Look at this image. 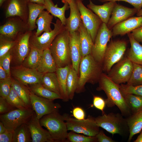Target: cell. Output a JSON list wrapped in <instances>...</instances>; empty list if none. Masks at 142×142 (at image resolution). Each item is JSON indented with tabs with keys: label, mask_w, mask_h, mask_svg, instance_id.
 Here are the masks:
<instances>
[{
	"label": "cell",
	"mask_w": 142,
	"mask_h": 142,
	"mask_svg": "<svg viewBox=\"0 0 142 142\" xmlns=\"http://www.w3.org/2000/svg\"><path fill=\"white\" fill-rule=\"evenodd\" d=\"M98 142H115V141L110 138L107 136L102 130H100L96 136Z\"/></svg>",
	"instance_id": "obj_51"
},
{
	"label": "cell",
	"mask_w": 142,
	"mask_h": 142,
	"mask_svg": "<svg viewBox=\"0 0 142 142\" xmlns=\"http://www.w3.org/2000/svg\"><path fill=\"white\" fill-rule=\"evenodd\" d=\"M71 65L68 75L67 88L68 95L69 100H72L78 85L79 77Z\"/></svg>",
	"instance_id": "obj_35"
},
{
	"label": "cell",
	"mask_w": 142,
	"mask_h": 142,
	"mask_svg": "<svg viewBox=\"0 0 142 142\" xmlns=\"http://www.w3.org/2000/svg\"><path fill=\"white\" fill-rule=\"evenodd\" d=\"M72 64L64 67H57L55 72L59 84L62 100L65 102L69 100L67 93V83L68 75Z\"/></svg>",
	"instance_id": "obj_30"
},
{
	"label": "cell",
	"mask_w": 142,
	"mask_h": 142,
	"mask_svg": "<svg viewBox=\"0 0 142 142\" xmlns=\"http://www.w3.org/2000/svg\"><path fill=\"white\" fill-rule=\"evenodd\" d=\"M39 121L41 126L47 129L54 142L67 141L68 133L67 124L63 115L58 112L43 116Z\"/></svg>",
	"instance_id": "obj_4"
},
{
	"label": "cell",
	"mask_w": 142,
	"mask_h": 142,
	"mask_svg": "<svg viewBox=\"0 0 142 142\" xmlns=\"http://www.w3.org/2000/svg\"><path fill=\"white\" fill-rule=\"evenodd\" d=\"M57 68L55 61L49 49L44 50L41 58L36 69L40 73H45L55 72Z\"/></svg>",
	"instance_id": "obj_26"
},
{
	"label": "cell",
	"mask_w": 142,
	"mask_h": 142,
	"mask_svg": "<svg viewBox=\"0 0 142 142\" xmlns=\"http://www.w3.org/2000/svg\"><path fill=\"white\" fill-rule=\"evenodd\" d=\"M29 2L44 5L45 0H28Z\"/></svg>",
	"instance_id": "obj_54"
},
{
	"label": "cell",
	"mask_w": 142,
	"mask_h": 142,
	"mask_svg": "<svg viewBox=\"0 0 142 142\" xmlns=\"http://www.w3.org/2000/svg\"><path fill=\"white\" fill-rule=\"evenodd\" d=\"M32 32L28 31L19 34L16 38V43L11 50L12 67L22 65L29 53L31 49L29 39Z\"/></svg>",
	"instance_id": "obj_10"
},
{
	"label": "cell",
	"mask_w": 142,
	"mask_h": 142,
	"mask_svg": "<svg viewBox=\"0 0 142 142\" xmlns=\"http://www.w3.org/2000/svg\"><path fill=\"white\" fill-rule=\"evenodd\" d=\"M8 77L6 71L0 64V80L5 79Z\"/></svg>",
	"instance_id": "obj_53"
},
{
	"label": "cell",
	"mask_w": 142,
	"mask_h": 142,
	"mask_svg": "<svg viewBox=\"0 0 142 142\" xmlns=\"http://www.w3.org/2000/svg\"><path fill=\"white\" fill-rule=\"evenodd\" d=\"M137 12V10L134 8H130L116 3L107 26L109 29L111 30L116 24L132 17Z\"/></svg>",
	"instance_id": "obj_18"
},
{
	"label": "cell",
	"mask_w": 142,
	"mask_h": 142,
	"mask_svg": "<svg viewBox=\"0 0 142 142\" xmlns=\"http://www.w3.org/2000/svg\"><path fill=\"white\" fill-rule=\"evenodd\" d=\"M12 81L11 77L0 80V96L6 98L9 95L11 90Z\"/></svg>",
	"instance_id": "obj_44"
},
{
	"label": "cell",
	"mask_w": 142,
	"mask_h": 142,
	"mask_svg": "<svg viewBox=\"0 0 142 142\" xmlns=\"http://www.w3.org/2000/svg\"><path fill=\"white\" fill-rule=\"evenodd\" d=\"M27 24L29 31H32L37 28L36 21L40 12L45 9L44 5L29 2Z\"/></svg>",
	"instance_id": "obj_31"
},
{
	"label": "cell",
	"mask_w": 142,
	"mask_h": 142,
	"mask_svg": "<svg viewBox=\"0 0 142 142\" xmlns=\"http://www.w3.org/2000/svg\"><path fill=\"white\" fill-rule=\"evenodd\" d=\"M27 87L31 92L39 97L53 100L57 99H63L61 96L47 89L41 83L30 85Z\"/></svg>",
	"instance_id": "obj_33"
},
{
	"label": "cell",
	"mask_w": 142,
	"mask_h": 142,
	"mask_svg": "<svg viewBox=\"0 0 142 142\" xmlns=\"http://www.w3.org/2000/svg\"><path fill=\"white\" fill-rule=\"evenodd\" d=\"M93 104L94 106L100 110L103 114L104 113V110L106 105L105 100L100 97L94 96L93 98Z\"/></svg>",
	"instance_id": "obj_48"
},
{
	"label": "cell",
	"mask_w": 142,
	"mask_h": 142,
	"mask_svg": "<svg viewBox=\"0 0 142 142\" xmlns=\"http://www.w3.org/2000/svg\"><path fill=\"white\" fill-rule=\"evenodd\" d=\"M11 77L28 86L41 83L44 73L39 72L36 69L24 67L22 65L11 67Z\"/></svg>",
	"instance_id": "obj_13"
},
{
	"label": "cell",
	"mask_w": 142,
	"mask_h": 142,
	"mask_svg": "<svg viewBox=\"0 0 142 142\" xmlns=\"http://www.w3.org/2000/svg\"><path fill=\"white\" fill-rule=\"evenodd\" d=\"M103 71L102 65L96 61L91 54L82 58L79 66V76L76 93L84 92L87 83L95 84L98 82Z\"/></svg>",
	"instance_id": "obj_2"
},
{
	"label": "cell",
	"mask_w": 142,
	"mask_h": 142,
	"mask_svg": "<svg viewBox=\"0 0 142 142\" xmlns=\"http://www.w3.org/2000/svg\"><path fill=\"white\" fill-rule=\"evenodd\" d=\"M119 113H105L95 118L98 125L113 135L118 134L121 135L125 134L129 129L126 119Z\"/></svg>",
	"instance_id": "obj_5"
},
{
	"label": "cell",
	"mask_w": 142,
	"mask_h": 142,
	"mask_svg": "<svg viewBox=\"0 0 142 142\" xmlns=\"http://www.w3.org/2000/svg\"><path fill=\"white\" fill-rule=\"evenodd\" d=\"M30 103L37 117L39 120L43 116L57 112L61 108L60 105L53 100L39 97L30 91Z\"/></svg>",
	"instance_id": "obj_14"
},
{
	"label": "cell",
	"mask_w": 142,
	"mask_h": 142,
	"mask_svg": "<svg viewBox=\"0 0 142 142\" xmlns=\"http://www.w3.org/2000/svg\"><path fill=\"white\" fill-rule=\"evenodd\" d=\"M78 30L72 33H69V47L73 67L79 75V68L82 59Z\"/></svg>",
	"instance_id": "obj_21"
},
{
	"label": "cell",
	"mask_w": 142,
	"mask_h": 142,
	"mask_svg": "<svg viewBox=\"0 0 142 142\" xmlns=\"http://www.w3.org/2000/svg\"><path fill=\"white\" fill-rule=\"evenodd\" d=\"M71 0H61L62 2L64 4L65 3H69L71 1Z\"/></svg>",
	"instance_id": "obj_59"
},
{
	"label": "cell",
	"mask_w": 142,
	"mask_h": 142,
	"mask_svg": "<svg viewBox=\"0 0 142 142\" xmlns=\"http://www.w3.org/2000/svg\"><path fill=\"white\" fill-rule=\"evenodd\" d=\"M67 141L71 142H98L96 136H85L76 133L71 131L68 133Z\"/></svg>",
	"instance_id": "obj_42"
},
{
	"label": "cell",
	"mask_w": 142,
	"mask_h": 142,
	"mask_svg": "<svg viewBox=\"0 0 142 142\" xmlns=\"http://www.w3.org/2000/svg\"><path fill=\"white\" fill-rule=\"evenodd\" d=\"M28 31L27 23L17 16L8 18L6 22L0 27V34L14 40L19 34Z\"/></svg>",
	"instance_id": "obj_16"
},
{
	"label": "cell",
	"mask_w": 142,
	"mask_h": 142,
	"mask_svg": "<svg viewBox=\"0 0 142 142\" xmlns=\"http://www.w3.org/2000/svg\"><path fill=\"white\" fill-rule=\"evenodd\" d=\"M137 16H142V8L136 13Z\"/></svg>",
	"instance_id": "obj_57"
},
{
	"label": "cell",
	"mask_w": 142,
	"mask_h": 142,
	"mask_svg": "<svg viewBox=\"0 0 142 142\" xmlns=\"http://www.w3.org/2000/svg\"><path fill=\"white\" fill-rule=\"evenodd\" d=\"M127 34L131 45L127 57L133 63L142 65V44L134 39L130 32Z\"/></svg>",
	"instance_id": "obj_28"
},
{
	"label": "cell",
	"mask_w": 142,
	"mask_h": 142,
	"mask_svg": "<svg viewBox=\"0 0 142 142\" xmlns=\"http://www.w3.org/2000/svg\"><path fill=\"white\" fill-rule=\"evenodd\" d=\"M76 0L82 21L94 43L98 31L103 22L99 17L85 6L83 3V0Z\"/></svg>",
	"instance_id": "obj_15"
},
{
	"label": "cell",
	"mask_w": 142,
	"mask_h": 142,
	"mask_svg": "<svg viewBox=\"0 0 142 142\" xmlns=\"http://www.w3.org/2000/svg\"><path fill=\"white\" fill-rule=\"evenodd\" d=\"M53 16L47 11L44 10L40 13L36 22L37 29L35 31V35L39 36L43 32H49L52 30L51 24Z\"/></svg>",
	"instance_id": "obj_27"
},
{
	"label": "cell",
	"mask_w": 142,
	"mask_h": 142,
	"mask_svg": "<svg viewBox=\"0 0 142 142\" xmlns=\"http://www.w3.org/2000/svg\"><path fill=\"white\" fill-rule=\"evenodd\" d=\"M69 37V32L65 28L56 37L49 48L57 67H64L72 64Z\"/></svg>",
	"instance_id": "obj_3"
},
{
	"label": "cell",
	"mask_w": 142,
	"mask_h": 142,
	"mask_svg": "<svg viewBox=\"0 0 142 142\" xmlns=\"http://www.w3.org/2000/svg\"><path fill=\"white\" fill-rule=\"evenodd\" d=\"M29 2L28 0H8L3 6L6 17H18L27 23Z\"/></svg>",
	"instance_id": "obj_17"
},
{
	"label": "cell",
	"mask_w": 142,
	"mask_h": 142,
	"mask_svg": "<svg viewBox=\"0 0 142 142\" xmlns=\"http://www.w3.org/2000/svg\"><path fill=\"white\" fill-rule=\"evenodd\" d=\"M129 135L128 142H130L134 135L139 133L142 129V108L132 114L126 119Z\"/></svg>",
	"instance_id": "obj_25"
},
{
	"label": "cell",
	"mask_w": 142,
	"mask_h": 142,
	"mask_svg": "<svg viewBox=\"0 0 142 142\" xmlns=\"http://www.w3.org/2000/svg\"><path fill=\"white\" fill-rule=\"evenodd\" d=\"M127 84L132 85L142 84V65L133 63V69Z\"/></svg>",
	"instance_id": "obj_39"
},
{
	"label": "cell",
	"mask_w": 142,
	"mask_h": 142,
	"mask_svg": "<svg viewBox=\"0 0 142 142\" xmlns=\"http://www.w3.org/2000/svg\"><path fill=\"white\" fill-rule=\"evenodd\" d=\"M13 142H31V133L27 123L23 124L14 130Z\"/></svg>",
	"instance_id": "obj_38"
},
{
	"label": "cell",
	"mask_w": 142,
	"mask_h": 142,
	"mask_svg": "<svg viewBox=\"0 0 142 142\" xmlns=\"http://www.w3.org/2000/svg\"><path fill=\"white\" fill-rule=\"evenodd\" d=\"M127 43L123 40H113L108 43L102 65L103 71L108 73L112 67L123 58Z\"/></svg>",
	"instance_id": "obj_8"
},
{
	"label": "cell",
	"mask_w": 142,
	"mask_h": 142,
	"mask_svg": "<svg viewBox=\"0 0 142 142\" xmlns=\"http://www.w3.org/2000/svg\"><path fill=\"white\" fill-rule=\"evenodd\" d=\"M133 69V63L127 57H124L115 64L107 73L108 77L115 84L127 83Z\"/></svg>",
	"instance_id": "obj_12"
},
{
	"label": "cell",
	"mask_w": 142,
	"mask_h": 142,
	"mask_svg": "<svg viewBox=\"0 0 142 142\" xmlns=\"http://www.w3.org/2000/svg\"><path fill=\"white\" fill-rule=\"evenodd\" d=\"M16 109L8 102L6 98L0 97V114H3Z\"/></svg>",
	"instance_id": "obj_46"
},
{
	"label": "cell",
	"mask_w": 142,
	"mask_h": 142,
	"mask_svg": "<svg viewBox=\"0 0 142 142\" xmlns=\"http://www.w3.org/2000/svg\"><path fill=\"white\" fill-rule=\"evenodd\" d=\"M78 30L79 33V40L82 58L91 54L94 43L89 32L85 26L82 21Z\"/></svg>",
	"instance_id": "obj_24"
},
{
	"label": "cell",
	"mask_w": 142,
	"mask_h": 142,
	"mask_svg": "<svg viewBox=\"0 0 142 142\" xmlns=\"http://www.w3.org/2000/svg\"><path fill=\"white\" fill-rule=\"evenodd\" d=\"M119 87L122 94H133L142 96V84L134 86L121 84L119 85Z\"/></svg>",
	"instance_id": "obj_43"
},
{
	"label": "cell",
	"mask_w": 142,
	"mask_h": 142,
	"mask_svg": "<svg viewBox=\"0 0 142 142\" xmlns=\"http://www.w3.org/2000/svg\"><path fill=\"white\" fill-rule=\"evenodd\" d=\"M12 78L11 87L26 104L32 107L30 98V90L28 87L13 77Z\"/></svg>",
	"instance_id": "obj_34"
},
{
	"label": "cell",
	"mask_w": 142,
	"mask_h": 142,
	"mask_svg": "<svg viewBox=\"0 0 142 142\" xmlns=\"http://www.w3.org/2000/svg\"><path fill=\"white\" fill-rule=\"evenodd\" d=\"M63 115L68 130L91 136H95L100 130L95 118L92 116L89 115L87 119L80 120L70 117L67 114Z\"/></svg>",
	"instance_id": "obj_6"
},
{
	"label": "cell",
	"mask_w": 142,
	"mask_h": 142,
	"mask_svg": "<svg viewBox=\"0 0 142 142\" xmlns=\"http://www.w3.org/2000/svg\"><path fill=\"white\" fill-rule=\"evenodd\" d=\"M53 23L54 26L53 29L49 32H44L39 36L35 35V31H32L29 39L31 48L43 51L49 48L56 37L66 28L65 26L58 18L57 19L55 23Z\"/></svg>",
	"instance_id": "obj_9"
},
{
	"label": "cell",
	"mask_w": 142,
	"mask_h": 142,
	"mask_svg": "<svg viewBox=\"0 0 142 142\" xmlns=\"http://www.w3.org/2000/svg\"><path fill=\"white\" fill-rule=\"evenodd\" d=\"M11 61V50L0 58V64L6 71L8 77H11L10 66Z\"/></svg>",
	"instance_id": "obj_45"
},
{
	"label": "cell",
	"mask_w": 142,
	"mask_h": 142,
	"mask_svg": "<svg viewBox=\"0 0 142 142\" xmlns=\"http://www.w3.org/2000/svg\"><path fill=\"white\" fill-rule=\"evenodd\" d=\"M41 83L47 89L62 96L59 84L55 72L44 73Z\"/></svg>",
	"instance_id": "obj_32"
},
{
	"label": "cell",
	"mask_w": 142,
	"mask_h": 142,
	"mask_svg": "<svg viewBox=\"0 0 142 142\" xmlns=\"http://www.w3.org/2000/svg\"><path fill=\"white\" fill-rule=\"evenodd\" d=\"M8 0H0V7L3 6L4 3Z\"/></svg>",
	"instance_id": "obj_58"
},
{
	"label": "cell",
	"mask_w": 142,
	"mask_h": 142,
	"mask_svg": "<svg viewBox=\"0 0 142 142\" xmlns=\"http://www.w3.org/2000/svg\"><path fill=\"white\" fill-rule=\"evenodd\" d=\"M16 42L4 35L0 34V58L2 57L13 47Z\"/></svg>",
	"instance_id": "obj_41"
},
{
	"label": "cell",
	"mask_w": 142,
	"mask_h": 142,
	"mask_svg": "<svg viewBox=\"0 0 142 142\" xmlns=\"http://www.w3.org/2000/svg\"><path fill=\"white\" fill-rule=\"evenodd\" d=\"M134 142H142V129L140 134L138 136L136 139L134 140Z\"/></svg>",
	"instance_id": "obj_56"
},
{
	"label": "cell",
	"mask_w": 142,
	"mask_h": 142,
	"mask_svg": "<svg viewBox=\"0 0 142 142\" xmlns=\"http://www.w3.org/2000/svg\"><path fill=\"white\" fill-rule=\"evenodd\" d=\"M131 33L136 40L142 43V26L133 31Z\"/></svg>",
	"instance_id": "obj_52"
},
{
	"label": "cell",
	"mask_w": 142,
	"mask_h": 142,
	"mask_svg": "<svg viewBox=\"0 0 142 142\" xmlns=\"http://www.w3.org/2000/svg\"><path fill=\"white\" fill-rule=\"evenodd\" d=\"M122 94L132 114L142 108V96L131 94Z\"/></svg>",
	"instance_id": "obj_37"
},
{
	"label": "cell",
	"mask_w": 142,
	"mask_h": 142,
	"mask_svg": "<svg viewBox=\"0 0 142 142\" xmlns=\"http://www.w3.org/2000/svg\"><path fill=\"white\" fill-rule=\"evenodd\" d=\"M14 130L6 129L3 133L0 134V142H13Z\"/></svg>",
	"instance_id": "obj_47"
},
{
	"label": "cell",
	"mask_w": 142,
	"mask_h": 142,
	"mask_svg": "<svg viewBox=\"0 0 142 142\" xmlns=\"http://www.w3.org/2000/svg\"><path fill=\"white\" fill-rule=\"evenodd\" d=\"M116 3V2L109 1L105 2L102 5H99L95 4L90 0L87 7L99 17L103 23L106 24Z\"/></svg>",
	"instance_id": "obj_22"
},
{
	"label": "cell",
	"mask_w": 142,
	"mask_h": 142,
	"mask_svg": "<svg viewBox=\"0 0 142 142\" xmlns=\"http://www.w3.org/2000/svg\"><path fill=\"white\" fill-rule=\"evenodd\" d=\"M70 14L66 19L65 26L70 33L77 31L82 21L81 14L76 0H71L69 3Z\"/></svg>",
	"instance_id": "obj_23"
},
{
	"label": "cell",
	"mask_w": 142,
	"mask_h": 142,
	"mask_svg": "<svg viewBox=\"0 0 142 142\" xmlns=\"http://www.w3.org/2000/svg\"><path fill=\"white\" fill-rule=\"evenodd\" d=\"M102 2L109 1H123L127 2L133 6L138 11L142 8V0H98Z\"/></svg>",
	"instance_id": "obj_49"
},
{
	"label": "cell",
	"mask_w": 142,
	"mask_h": 142,
	"mask_svg": "<svg viewBox=\"0 0 142 142\" xmlns=\"http://www.w3.org/2000/svg\"><path fill=\"white\" fill-rule=\"evenodd\" d=\"M6 99L10 104L15 109H26L32 108L28 106L26 104L11 87L10 93Z\"/></svg>",
	"instance_id": "obj_40"
},
{
	"label": "cell",
	"mask_w": 142,
	"mask_h": 142,
	"mask_svg": "<svg viewBox=\"0 0 142 142\" xmlns=\"http://www.w3.org/2000/svg\"><path fill=\"white\" fill-rule=\"evenodd\" d=\"M44 6L45 9L51 14L59 19L64 26L65 24L66 18L65 16V11L69 8L68 3L64 4L62 7L55 5L52 0H45Z\"/></svg>",
	"instance_id": "obj_29"
},
{
	"label": "cell",
	"mask_w": 142,
	"mask_h": 142,
	"mask_svg": "<svg viewBox=\"0 0 142 142\" xmlns=\"http://www.w3.org/2000/svg\"><path fill=\"white\" fill-rule=\"evenodd\" d=\"M98 83V91H103L107 98L105 100L106 105L108 107L116 105L124 116H129L131 113L126 103L120 90L119 85L113 82L106 74L102 73Z\"/></svg>",
	"instance_id": "obj_1"
},
{
	"label": "cell",
	"mask_w": 142,
	"mask_h": 142,
	"mask_svg": "<svg viewBox=\"0 0 142 142\" xmlns=\"http://www.w3.org/2000/svg\"><path fill=\"white\" fill-rule=\"evenodd\" d=\"M73 114L74 118L80 120L85 119V113L84 110L79 107H75L73 110Z\"/></svg>",
	"instance_id": "obj_50"
},
{
	"label": "cell",
	"mask_w": 142,
	"mask_h": 142,
	"mask_svg": "<svg viewBox=\"0 0 142 142\" xmlns=\"http://www.w3.org/2000/svg\"><path fill=\"white\" fill-rule=\"evenodd\" d=\"M43 52V50L31 48L30 52L24 60L22 65L26 67L36 69L41 58Z\"/></svg>",
	"instance_id": "obj_36"
},
{
	"label": "cell",
	"mask_w": 142,
	"mask_h": 142,
	"mask_svg": "<svg viewBox=\"0 0 142 142\" xmlns=\"http://www.w3.org/2000/svg\"><path fill=\"white\" fill-rule=\"evenodd\" d=\"M6 130V129L3 123L0 122V134L4 133Z\"/></svg>",
	"instance_id": "obj_55"
},
{
	"label": "cell",
	"mask_w": 142,
	"mask_h": 142,
	"mask_svg": "<svg viewBox=\"0 0 142 142\" xmlns=\"http://www.w3.org/2000/svg\"><path fill=\"white\" fill-rule=\"evenodd\" d=\"M27 124L31 133L32 142H54L48 131L42 127L36 114Z\"/></svg>",
	"instance_id": "obj_19"
},
{
	"label": "cell",
	"mask_w": 142,
	"mask_h": 142,
	"mask_svg": "<svg viewBox=\"0 0 142 142\" xmlns=\"http://www.w3.org/2000/svg\"><path fill=\"white\" fill-rule=\"evenodd\" d=\"M142 26V16L131 17L115 25L111 29L113 36H123Z\"/></svg>",
	"instance_id": "obj_20"
},
{
	"label": "cell",
	"mask_w": 142,
	"mask_h": 142,
	"mask_svg": "<svg viewBox=\"0 0 142 142\" xmlns=\"http://www.w3.org/2000/svg\"><path fill=\"white\" fill-rule=\"evenodd\" d=\"M112 36L111 30L102 23L97 32L91 53L95 60L102 65L107 45Z\"/></svg>",
	"instance_id": "obj_11"
},
{
	"label": "cell",
	"mask_w": 142,
	"mask_h": 142,
	"mask_svg": "<svg viewBox=\"0 0 142 142\" xmlns=\"http://www.w3.org/2000/svg\"><path fill=\"white\" fill-rule=\"evenodd\" d=\"M35 114L32 108H16L0 114V120L6 129L14 130L22 124L27 123Z\"/></svg>",
	"instance_id": "obj_7"
}]
</instances>
